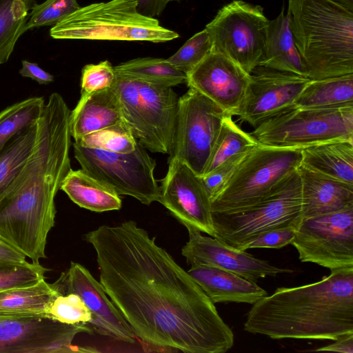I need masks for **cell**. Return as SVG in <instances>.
Listing matches in <instances>:
<instances>
[{
	"label": "cell",
	"instance_id": "34",
	"mask_svg": "<svg viewBox=\"0 0 353 353\" xmlns=\"http://www.w3.org/2000/svg\"><path fill=\"white\" fill-rule=\"evenodd\" d=\"M212 43L205 28L196 33L167 60L185 74L193 69L211 51Z\"/></svg>",
	"mask_w": 353,
	"mask_h": 353
},
{
	"label": "cell",
	"instance_id": "36",
	"mask_svg": "<svg viewBox=\"0 0 353 353\" xmlns=\"http://www.w3.org/2000/svg\"><path fill=\"white\" fill-rule=\"evenodd\" d=\"M80 8L77 0H46L33 6L28 14L26 30L54 26Z\"/></svg>",
	"mask_w": 353,
	"mask_h": 353
},
{
	"label": "cell",
	"instance_id": "6",
	"mask_svg": "<svg viewBox=\"0 0 353 353\" xmlns=\"http://www.w3.org/2000/svg\"><path fill=\"white\" fill-rule=\"evenodd\" d=\"M112 87L119 97L123 120L137 142L152 152L170 154L179 100L172 87L117 72Z\"/></svg>",
	"mask_w": 353,
	"mask_h": 353
},
{
	"label": "cell",
	"instance_id": "20",
	"mask_svg": "<svg viewBox=\"0 0 353 353\" xmlns=\"http://www.w3.org/2000/svg\"><path fill=\"white\" fill-rule=\"evenodd\" d=\"M187 272L214 303L254 304L268 294L256 283L220 268L194 265Z\"/></svg>",
	"mask_w": 353,
	"mask_h": 353
},
{
	"label": "cell",
	"instance_id": "7",
	"mask_svg": "<svg viewBox=\"0 0 353 353\" xmlns=\"http://www.w3.org/2000/svg\"><path fill=\"white\" fill-rule=\"evenodd\" d=\"M259 145L303 149L334 141H353V107L301 108L292 105L250 132Z\"/></svg>",
	"mask_w": 353,
	"mask_h": 353
},
{
	"label": "cell",
	"instance_id": "13",
	"mask_svg": "<svg viewBox=\"0 0 353 353\" xmlns=\"http://www.w3.org/2000/svg\"><path fill=\"white\" fill-rule=\"evenodd\" d=\"M158 201L188 231L214 236L209 193L201 177L182 160L170 157L168 172L159 186Z\"/></svg>",
	"mask_w": 353,
	"mask_h": 353
},
{
	"label": "cell",
	"instance_id": "5",
	"mask_svg": "<svg viewBox=\"0 0 353 353\" xmlns=\"http://www.w3.org/2000/svg\"><path fill=\"white\" fill-rule=\"evenodd\" d=\"M302 219L301 184L296 169L256 203L234 210L212 212L213 237L246 250L262 234L288 226L297 228Z\"/></svg>",
	"mask_w": 353,
	"mask_h": 353
},
{
	"label": "cell",
	"instance_id": "11",
	"mask_svg": "<svg viewBox=\"0 0 353 353\" xmlns=\"http://www.w3.org/2000/svg\"><path fill=\"white\" fill-rule=\"evenodd\" d=\"M228 114H230L211 99L189 88L178 100L170 157L182 160L201 176Z\"/></svg>",
	"mask_w": 353,
	"mask_h": 353
},
{
	"label": "cell",
	"instance_id": "27",
	"mask_svg": "<svg viewBox=\"0 0 353 353\" xmlns=\"http://www.w3.org/2000/svg\"><path fill=\"white\" fill-rule=\"evenodd\" d=\"M294 105L310 109L353 107V74L312 80Z\"/></svg>",
	"mask_w": 353,
	"mask_h": 353
},
{
	"label": "cell",
	"instance_id": "23",
	"mask_svg": "<svg viewBox=\"0 0 353 353\" xmlns=\"http://www.w3.org/2000/svg\"><path fill=\"white\" fill-rule=\"evenodd\" d=\"M60 293L55 283H38L0 291V321L23 318H49L53 299Z\"/></svg>",
	"mask_w": 353,
	"mask_h": 353
},
{
	"label": "cell",
	"instance_id": "25",
	"mask_svg": "<svg viewBox=\"0 0 353 353\" xmlns=\"http://www.w3.org/2000/svg\"><path fill=\"white\" fill-rule=\"evenodd\" d=\"M301 164L326 176L353 184V141H334L303 148Z\"/></svg>",
	"mask_w": 353,
	"mask_h": 353
},
{
	"label": "cell",
	"instance_id": "40",
	"mask_svg": "<svg viewBox=\"0 0 353 353\" xmlns=\"http://www.w3.org/2000/svg\"><path fill=\"white\" fill-rule=\"evenodd\" d=\"M21 64L19 73L22 77L30 78L41 85H47L54 81V77L37 63L23 60Z\"/></svg>",
	"mask_w": 353,
	"mask_h": 353
},
{
	"label": "cell",
	"instance_id": "35",
	"mask_svg": "<svg viewBox=\"0 0 353 353\" xmlns=\"http://www.w3.org/2000/svg\"><path fill=\"white\" fill-rule=\"evenodd\" d=\"M47 270L39 262L0 263V291L35 284L45 279Z\"/></svg>",
	"mask_w": 353,
	"mask_h": 353
},
{
	"label": "cell",
	"instance_id": "24",
	"mask_svg": "<svg viewBox=\"0 0 353 353\" xmlns=\"http://www.w3.org/2000/svg\"><path fill=\"white\" fill-rule=\"evenodd\" d=\"M60 190L79 207L93 212L118 210L122 205L119 195L111 187L83 169L71 168Z\"/></svg>",
	"mask_w": 353,
	"mask_h": 353
},
{
	"label": "cell",
	"instance_id": "14",
	"mask_svg": "<svg viewBox=\"0 0 353 353\" xmlns=\"http://www.w3.org/2000/svg\"><path fill=\"white\" fill-rule=\"evenodd\" d=\"M311 81L294 73L257 66L250 73L245 95L233 116L254 128L293 105Z\"/></svg>",
	"mask_w": 353,
	"mask_h": 353
},
{
	"label": "cell",
	"instance_id": "39",
	"mask_svg": "<svg viewBox=\"0 0 353 353\" xmlns=\"http://www.w3.org/2000/svg\"><path fill=\"white\" fill-rule=\"evenodd\" d=\"M296 228L288 226L266 232L251 242L248 249L250 248H273L280 249L290 244Z\"/></svg>",
	"mask_w": 353,
	"mask_h": 353
},
{
	"label": "cell",
	"instance_id": "18",
	"mask_svg": "<svg viewBox=\"0 0 353 353\" xmlns=\"http://www.w3.org/2000/svg\"><path fill=\"white\" fill-rule=\"evenodd\" d=\"M189 239L181 250L182 255L190 265H204L225 270L256 283L260 279L292 273L293 270L281 268L251 254L234 248L214 237L190 230Z\"/></svg>",
	"mask_w": 353,
	"mask_h": 353
},
{
	"label": "cell",
	"instance_id": "45",
	"mask_svg": "<svg viewBox=\"0 0 353 353\" xmlns=\"http://www.w3.org/2000/svg\"><path fill=\"white\" fill-rule=\"evenodd\" d=\"M180 1V0H164V2L165 3V4L167 5L169 2H171V1Z\"/></svg>",
	"mask_w": 353,
	"mask_h": 353
},
{
	"label": "cell",
	"instance_id": "31",
	"mask_svg": "<svg viewBox=\"0 0 353 353\" xmlns=\"http://www.w3.org/2000/svg\"><path fill=\"white\" fill-rule=\"evenodd\" d=\"M45 103L43 97H30L0 112V154L15 134L37 122Z\"/></svg>",
	"mask_w": 353,
	"mask_h": 353
},
{
	"label": "cell",
	"instance_id": "3",
	"mask_svg": "<svg viewBox=\"0 0 353 353\" xmlns=\"http://www.w3.org/2000/svg\"><path fill=\"white\" fill-rule=\"evenodd\" d=\"M287 13L307 77L353 74V11L333 0H289Z\"/></svg>",
	"mask_w": 353,
	"mask_h": 353
},
{
	"label": "cell",
	"instance_id": "16",
	"mask_svg": "<svg viewBox=\"0 0 353 353\" xmlns=\"http://www.w3.org/2000/svg\"><path fill=\"white\" fill-rule=\"evenodd\" d=\"M61 293L79 296L90 310V327L101 335L127 343H134L136 336L121 313L97 281L82 265L71 262L70 268L54 282Z\"/></svg>",
	"mask_w": 353,
	"mask_h": 353
},
{
	"label": "cell",
	"instance_id": "4",
	"mask_svg": "<svg viewBox=\"0 0 353 353\" xmlns=\"http://www.w3.org/2000/svg\"><path fill=\"white\" fill-rule=\"evenodd\" d=\"M56 39L117 40L163 43L179 34L140 13L137 0H110L80 7L53 26Z\"/></svg>",
	"mask_w": 353,
	"mask_h": 353
},
{
	"label": "cell",
	"instance_id": "33",
	"mask_svg": "<svg viewBox=\"0 0 353 353\" xmlns=\"http://www.w3.org/2000/svg\"><path fill=\"white\" fill-rule=\"evenodd\" d=\"M49 318L63 323L88 326L92 320L90 310L79 296L61 292L50 304Z\"/></svg>",
	"mask_w": 353,
	"mask_h": 353
},
{
	"label": "cell",
	"instance_id": "42",
	"mask_svg": "<svg viewBox=\"0 0 353 353\" xmlns=\"http://www.w3.org/2000/svg\"><path fill=\"white\" fill-rule=\"evenodd\" d=\"M137 2L140 13L153 18L159 16L166 6L164 0H137Z\"/></svg>",
	"mask_w": 353,
	"mask_h": 353
},
{
	"label": "cell",
	"instance_id": "1",
	"mask_svg": "<svg viewBox=\"0 0 353 353\" xmlns=\"http://www.w3.org/2000/svg\"><path fill=\"white\" fill-rule=\"evenodd\" d=\"M95 251L99 281L137 338L185 353H224L231 328L191 276L132 220L84 235Z\"/></svg>",
	"mask_w": 353,
	"mask_h": 353
},
{
	"label": "cell",
	"instance_id": "38",
	"mask_svg": "<svg viewBox=\"0 0 353 353\" xmlns=\"http://www.w3.org/2000/svg\"><path fill=\"white\" fill-rule=\"evenodd\" d=\"M250 151L225 161L210 173L201 176L211 201L221 190L239 164Z\"/></svg>",
	"mask_w": 353,
	"mask_h": 353
},
{
	"label": "cell",
	"instance_id": "9",
	"mask_svg": "<svg viewBox=\"0 0 353 353\" xmlns=\"http://www.w3.org/2000/svg\"><path fill=\"white\" fill-rule=\"evenodd\" d=\"M269 21L261 6L234 0L223 6L205 28L212 50L227 56L250 74L261 61Z\"/></svg>",
	"mask_w": 353,
	"mask_h": 353
},
{
	"label": "cell",
	"instance_id": "43",
	"mask_svg": "<svg viewBox=\"0 0 353 353\" xmlns=\"http://www.w3.org/2000/svg\"><path fill=\"white\" fill-rule=\"evenodd\" d=\"M26 256L11 246L0 241V263H26Z\"/></svg>",
	"mask_w": 353,
	"mask_h": 353
},
{
	"label": "cell",
	"instance_id": "29",
	"mask_svg": "<svg viewBox=\"0 0 353 353\" xmlns=\"http://www.w3.org/2000/svg\"><path fill=\"white\" fill-rule=\"evenodd\" d=\"M115 72L146 83L172 87L186 83V74L167 59L143 57L121 63Z\"/></svg>",
	"mask_w": 353,
	"mask_h": 353
},
{
	"label": "cell",
	"instance_id": "10",
	"mask_svg": "<svg viewBox=\"0 0 353 353\" xmlns=\"http://www.w3.org/2000/svg\"><path fill=\"white\" fill-rule=\"evenodd\" d=\"M81 169L111 187L119 195L135 198L145 205L158 201L159 186L154 176L155 160L139 143L130 153H117L73 143Z\"/></svg>",
	"mask_w": 353,
	"mask_h": 353
},
{
	"label": "cell",
	"instance_id": "2",
	"mask_svg": "<svg viewBox=\"0 0 353 353\" xmlns=\"http://www.w3.org/2000/svg\"><path fill=\"white\" fill-rule=\"evenodd\" d=\"M243 329L272 339H328L353 334V266L320 281L278 288L256 303Z\"/></svg>",
	"mask_w": 353,
	"mask_h": 353
},
{
	"label": "cell",
	"instance_id": "19",
	"mask_svg": "<svg viewBox=\"0 0 353 353\" xmlns=\"http://www.w3.org/2000/svg\"><path fill=\"white\" fill-rule=\"evenodd\" d=\"M302 216L309 218L353 207V184L323 175L300 165Z\"/></svg>",
	"mask_w": 353,
	"mask_h": 353
},
{
	"label": "cell",
	"instance_id": "12",
	"mask_svg": "<svg viewBox=\"0 0 353 353\" xmlns=\"http://www.w3.org/2000/svg\"><path fill=\"white\" fill-rule=\"evenodd\" d=\"M301 262L330 270L353 266V207L302 219L291 241Z\"/></svg>",
	"mask_w": 353,
	"mask_h": 353
},
{
	"label": "cell",
	"instance_id": "17",
	"mask_svg": "<svg viewBox=\"0 0 353 353\" xmlns=\"http://www.w3.org/2000/svg\"><path fill=\"white\" fill-rule=\"evenodd\" d=\"M186 83L232 117L239 108L250 81V74L227 56L211 51L186 73Z\"/></svg>",
	"mask_w": 353,
	"mask_h": 353
},
{
	"label": "cell",
	"instance_id": "41",
	"mask_svg": "<svg viewBox=\"0 0 353 353\" xmlns=\"http://www.w3.org/2000/svg\"><path fill=\"white\" fill-rule=\"evenodd\" d=\"M334 342L325 346L318 347L315 352H335L340 353H353V334H348L334 340Z\"/></svg>",
	"mask_w": 353,
	"mask_h": 353
},
{
	"label": "cell",
	"instance_id": "32",
	"mask_svg": "<svg viewBox=\"0 0 353 353\" xmlns=\"http://www.w3.org/2000/svg\"><path fill=\"white\" fill-rule=\"evenodd\" d=\"M74 143L84 148L117 153L132 152L138 144L130 129L123 121L88 134Z\"/></svg>",
	"mask_w": 353,
	"mask_h": 353
},
{
	"label": "cell",
	"instance_id": "44",
	"mask_svg": "<svg viewBox=\"0 0 353 353\" xmlns=\"http://www.w3.org/2000/svg\"><path fill=\"white\" fill-rule=\"evenodd\" d=\"M345 8L353 11V0H333Z\"/></svg>",
	"mask_w": 353,
	"mask_h": 353
},
{
	"label": "cell",
	"instance_id": "8",
	"mask_svg": "<svg viewBox=\"0 0 353 353\" xmlns=\"http://www.w3.org/2000/svg\"><path fill=\"white\" fill-rule=\"evenodd\" d=\"M301 163V149L259 144L241 161L212 199V211H231L256 203Z\"/></svg>",
	"mask_w": 353,
	"mask_h": 353
},
{
	"label": "cell",
	"instance_id": "28",
	"mask_svg": "<svg viewBox=\"0 0 353 353\" xmlns=\"http://www.w3.org/2000/svg\"><path fill=\"white\" fill-rule=\"evenodd\" d=\"M258 145L250 133L243 131L233 121L231 114L226 115L201 176L210 173L225 161L250 151Z\"/></svg>",
	"mask_w": 353,
	"mask_h": 353
},
{
	"label": "cell",
	"instance_id": "22",
	"mask_svg": "<svg viewBox=\"0 0 353 353\" xmlns=\"http://www.w3.org/2000/svg\"><path fill=\"white\" fill-rule=\"evenodd\" d=\"M259 66L307 77L304 62L296 46L288 13L269 21L263 53Z\"/></svg>",
	"mask_w": 353,
	"mask_h": 353
},
{
	"label": "cell",
	"instance_id": "37",
	"mask_svg": "<svg viewBox=\"0 0 353 353\" xmlns=\"http://www.w3.org/2000/svg\"><path fill=\"white\" fill-rule=\"evenodd\" d=\"M115 77L114 67L108 60L85 65L81 71V94L110 88Z\"/></svg>",
	"mask_w": 353,
	"mask_h": 353
},
{
	"label": "cell",
	"instance_id": "21",
	"mask_svg": "<svg viewBox=\"0 0 353 353\" xmlns=\"http://www.w3.org/2000/svg\"><path fill=\"white\" fill-rule=\"evenodd\" d=\"M122 121L120 101L114 88L81 94L76 107L70 112L71 136L75 141Z\"/></svg>",
	"mask_w": 353,
	"mask_h": 353
},
{
	"label": "cell",
	"instance_id": "15",
	"mask_svg": "<svg viewBox=\"0 0 353 353\" xmlns=\"http://www.w3.org/2000/svg\"><path fill=\"white\" fill-rule=\"evenodd\" d=\"M81 332L92 334L86 325H71L46 317L0 321V353L79 352L72 345Z\"/></svg>",
	"mask_w": 353,
	"mask_h": 353
},
{
	"label": "cell",
	"instance_id": "30",
	"mask_svg": "<svg viewBox=\"0 0 353 353\" xmlns=\"http://www.w3.org/2000/svg\"><path fill=\"white\" fill-rule=\"evenodd\" d=\"M35 0H0V65L9 59L18 39L26 32Z\"/></svg>",
	"mask_w": 353,
	"mask_h": 353
},
{
	"label": "cell",
	"instance_id": "26",
	"mask_svg": "<svg viewBox=\"0 0 353 353\" xmlns=\"http://www.w3.org/2000/svg\"><path fill=\"white\" fill-rule=\"evenodd\" d=\"M39 120V119H38ZM37 122L18 132L0 154V204L14 189L37 142Z\"/></svg>",
	"mask_w": 353,
	"mask_h": 353
}]
</instances>
